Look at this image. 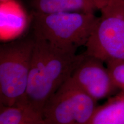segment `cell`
Here are the masks:
<instances>
[{"mask_svg":"<svg viewBox=\"0 0 124 124\" xmlns=\"http://www.w3.org/2000/svg\"><path fill=\"white\" fill-rule=\"evenodd\" d=\"M34 39L27 90L16 105L27 106L43 114L46 103L69 79L85 54H77Z\"/></svg>","mask_w":124,"mask_h":124,"instance_id":"1","label":"cell"},{"mask_svg":"<svg viewBox=\"0 0 124 124\" xmlns=\"http://www.w3.org/2000/svg\"><path fill=\"white\" fill-rule=\"evenodd\" d=\"M93 13H33V38L55 47L77 52L85 46L97 21Z\"/></svg>","mask_w":124,"mask_h":124,"instance_id":"2","label":"cell"},{"mask_svg":"<svg viewBox=\"0 0 124 124\" xmlns=\"http://www.w3.org/2000/svg\"><path fill=\"white\" fill-rule=\"evenodd\" d=\"M33 38L3 44L0 46V104L12 106L19 103L27 90Z\"/></svg>","mask_w":124,"mask_h":124,"instance_id":"3","label":"cell"},{"mask_svg":"<svg viewBox=\"0 0 124 124\" xmlns=\"http://www.w3.org/2000/svg\"><path fill=\"white\" fill-rule=\"evenodd\" d=\"M99 11L85 53L105 63L124 60V0H104Z\"/></svg>","mask_w":124,"mask_h":124,"instance_id":"4","label":"cell"},{"mask_svg":"<svg viewBox=\"0 0 124 124\" xmlns=\"http://www.w3.org/2000/svg\"><path fill=\"white\" fill-rule=\"evenodd\" d=\"M97 102L66 81L46 103L43 116L47 124H87Z\"/></svg>","mask_w":124,"mask_h":124,"instance_id":"5","label":"cell"},{"mask_svg":"<svg viewBox=\"0 0 124 124\" xmlns=\"http://www.w3.org/2000/svg\"><path fill=\"white\" fill-rule=\"evenodd\" d=\"M67 81L97 101L110 98L117 90L103 60L86 55Z\"/></svg>","mask_w":124,"mask_h":124,"instance_id":"6","label":"cell"},{"mask_svg":"<svg viewBox=\"0 0 124 124\" xmlns=\"http://www.w3.org/2000/svg\"><path fill=\"white\" fill-rule=\"evenodd\" d=\"M0 18L2 40L11 39L22 33L28 20L25 10L16 0L1 2Z\"/></svg>","mask_w":124,"mask_h":124,"instance_id":"7","label":"cell"},{"mask_svg":"<svg viewBox=\"0 0 124 124\" xmlns=\"http://www.w3.org/2000/svg\"><path fill=\"white\" fill-rule=\"evenodd\" d=\"M104 0H31L34 13L81 12L95 13Z\"/></svg>","mask_w":124,"mask_h":124,"instance_id":"8","label":"cell"},{"mask_svg":"<svg viewBox=\"0 0 124 124\" xmlns=\"http://www.w3.org/2000/svg\"><path fill=\"white\" fill-rule=\"evenodd\" d=\"M87 124H124V91L98 105Z\"/></svg>","mask_w":124,"mask_h":124,"instance_id":"9","label":"cell"},{"mask_svg":"<svg viewBox=\"0 0 124 124\" xmlns=\"http://www.w3.org/2000/svg\"><path fill=\"white\" fill-rule=\"evenodd\" d=\"M0 124H47L42 113L23 105H1Z\"/></svg>","mask_w":124,"mask_h":124,"instance_id":"10","label":"cell"},{"mask_svg":"<svg viewBox=\"0 0 124 124\" xmlns=\"http://www.w3.org/2000/svg\"><path fill=\"white\" fill-rule=\"evenodd\" d=\"M118 90L124 91V60H111L105 62Z\"/></svg>","mask_w":124,"mask_h":124,"instance_id":"11","label":"cell"},{"mask_svg":"<svg viewBox=\"0 0 124 124\" xmlns=\"http://www.w3.org/2000/svg\"><path fill=\"white\" fill-rule=\"evenodd\" d=\"M7 1V0H0V2H2V1Z\"/></svg>","mask_w":124,"mask_h":124,"instance_id":"12","label":"cell"}]
</instances>
